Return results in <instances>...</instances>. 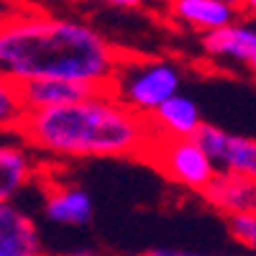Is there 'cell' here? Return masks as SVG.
Returning a JSON list of instances; mask_svg holds the SVG:
<instances>
[{"instance_id": "5", "label": "cell", "mask_w": 256, "mask_h": 256, "mask_svg": "<svg viewBox=\"0 0 256 256\" xmlns=\"http://www.w3.org/2000/svg\"><path fill=\"white\" fill-rule=\"evenodd\" d=\"M195 138L208 152L212 164L218 166V172L244 174L256 180V138L230 134L212 123H202Z\"/></svg>"}, {"instance_id": "19", "label": "cell", "mask_w": 256, "mask_h": 256, "mask_svg": "<svg viewBox=\"0 0 256 256\" xmlns=\"http://www.w3.org/2000/svg\"><path fill=\"white\" fill-rule=\"evenodd\" d=\"M223 6H228V8H233V10H244V3L246 0H220Z\"/></svg>"}, {"instance_id": "22", "label": "cell", "mask_w": 256, "mask_h": 256, "mask_svg": "<svg viewBox=\"0 0 256 256\" xmlns=\"http://www.w3.org/2000/svg\"><path fill=\"white\" fill-rule=\"evenodd\" d=\"M138 256H148V254H138Z\"/></svg>"}, {"instance_id": "6", "label": "cell", "mask_w": 256, "mask_h": 256, "mask_svg": "<svg viewBox=\"0 0 256 256\" xmlns=\"http://www.w3.org/2000/svg\"><path fill=\"white\" fill-rule=\"evenodd\" d=\"M200 198L208 208L218 210L220 216H241V212H254L256 210V180L244 177V174H230V172H218L202 192Z\"/></svg>"}, {"instance_id": "4", "label": "cell", "mask_w": 256, "mask_h": 256, "mask_svg": "<svg viewBox=\"0 0 256 256\" xmlns=\"http://www.w3.org/2000/svg\"><path fill=\"white\" fill-rule=\"evenodd\" d=\"M144 162L159 169L169 182H174L190 192H198V195L218 174V166L212 164V159L208 156V152L200 146V141L195 136L172 138V136L156 134Z\"/></svg>"}, {"instance_id": "11", "label": "cell", "mask_w": 256, "mask_h": 256, "mask_svg": "<svg viewBox=\"0 0 256 256\" xmlns=\"http://www.w3.org/2000/svg\"><path fill=\"white\" fill-rule=\"evenodd\" d=\"M105 88H92V84L70 82V80H34L24 82L20 92L28 110H46V108H62V105H72L77 100H84Z\"/></svg>"}, {"instance_id": "18", "label": "cell", "mask_w": 256, "mask_h": 256, "mask_svg": "<svg viewBox=\"0 0 256 256\" xmlns=\"http://www.w3.org/2000/svg\"><path fill=\"white\" fill-rule=\"evenodd\" d=\"M62 256H105V254H102V251H95V248H77V251L62 254Z\"/></svg>"}, {"instance_id": "13", "label": "cell", "mask_w": 256, "mask_h": 256, "mask_svg": "<svg viewBox=\"0 0 256 256\" xmlns=\"http://www.w3.org/2000/svg\"><path fill=\"white\" fill-rule=\"evenodd\" d=\"M202 49L216 59H230V62H248L256 54V28L248 24H230L220 31H212L202 36Z\"/></svg>"}, {"instance_id": "3", "label": "cell", "mask_w": 256, "mask_h": 256, "mask_svg": "<svg viewBox=\"0 0 256 256\" xmlns=\"http://www.w3.org/2000/svg\"><path fill=\"white\" fill-rule=\"evenodd\" d=\"M180 64L166 59H131L126 56L110 84V92L141 116H152L162 102L180 95Z\"/></svg>"}, {"instance_id": "12", "label": "cell", "mask_w": 256, "mask_h": 256, "mask_svg": "<svg viewBox=\"0 0 256 256\" xmlns=\"http://www.w3.org/2000/svg\"><path fill=\"white\" fill-rule=\"evenodd\" d=\"M44 216L56 226H88L92 220V200L77 184H54L44 195Z\"/></svg>"}, {"instance_id": "7", "label": "cell", "mask_w": 256, "mask_h": 256, "mask_svg": "<svg viewBox=\"0 0 256 256\" xmlns=\"http://www.w3.org/2000/svg\"><path fill=\"white\" fill-rule=\"evenodd\" d=\"M0 256H41L38 226L16 202L0 205Z\"/></svg>"}, {"instance_id": "10", "label": "cell", "mask_w": 256, "mask_h": 256, "mask_svg": "<svg viewBox=\"0 0 256 256\" xmlns=\"http://www.w3.org/2000/svg\"><path fill=\"white\" fill-rule=\"evenodd\" d=\"M166 10L180 24L200 31L202 36L236 24L238 13H241V10H233V8L223 6L220 0H169Z\"/></svg>"}, {"instance_id": "16", "label": "cell", "mask_w": 256, "mask_h": 256, "mask_svg": "<svg viewBox=\"0 0 256 256\" xmlns=\"http://www.w3.org/2000/svg\"><path fill=\"white\" fill-rule=\"evenodd\" d=\"M148 256H205L198 251H187V248H177V246H156L152 251H146Z\"/></svg>"}, {"instance_id": "21", "label": "cell", "mask_w": 256, "mask_h": 256, "mask_svg": "<svg viewBox=\"0 0 256 256\" xmlns=\"http://www.w3.org/2000/svg\"><path fill=\"white\" fill-rule=\"evenodd\" d=\"M246 64H248V70H251V72L256 74V54H254V56H251V59H248Z\"/></svg>"}, {"instance_id": "2", "label": "cell", "mask_w": 256, "mask_h": 256, "mask_svg": "<svg viewBox=\"0 0 256 256\" xmlns=\"http://www.w3.org/2000/svg\"><path fill=\"white\" fill-rule=\"evenodd\" d=\"M18 138L54 159H141L156 131L148 116L123 105L110 88L62 108L28 110Z\"/></svg>"}, {"instance_id": "8", "label": "cell", "mask_w": 256, "mask_h": 256, "mask_svg": "<svg viewBox=\"0 0 256 256\" xmlns=\"http://www.w3.org/2000/svg\"><path fill=\"white\" fill-rule=\"evenodd\" d=\"M31 152L34 148H28L24 141H0V205L13 202L36 180L38 164Z\"/></svg>"}, {"instance_id": "17", "label": "cell", "mask_w": 256, "mask_h": 256, "mask_svg": "<svg viewBox=\"0 0 256 256\" xmlns=\"http://www.w3.org/2000/svg\"><path fill=\"white\" fill-rule=\"evenodd\" d=\"M105 6H116V8H141L146 6V0H100Z\"/></svg>"}, {"instance_id": "20", "label": "cell", "mask_w": 256, "mask_h": 256, "mask_svg": "<svg viewBox=\"0 0 256 256\" xmlns=\"http://www.w3.org/2000/svg\"><path fill=\"white\" fill-rule=\"evenodd\" d=\"M244 10L251 13V16H256V0H246V3H244Z\"/></svg>"}, {"instance_id": "15", "label": "cell", "mask_w": 256, "mask_h": 256, "mask_svg": "<svg viewBox=\"0 0 256 256\" xmlns=\"http://www.w3.org/2000/svg\"><path fill=\"white\" fill-rule=\"evenodd\" d=\"M226 226H228V233L233 241L256 254V210L226 218Z\"/></svg>"}, {"instance_id": "1", "label": "cell", "mask_w": 256, "mask_h": 256, "mask_svg": "<svg viewBox=\"0 0 256 256\" xmlns=\"http://www.w3.org/2000/svg\"><path fill=\"white\" fill-rule=\"evenodd\" d=\"M126 56L98 28L77 18L34 13L0 20V74L18 84L70 80L110 88Z\"/></svg>"}, {"instance_id": "14", "label": "cell", "mask_w": 256, "mask_h": 256, "mask_svg": "<svg viewBox=\"0 0 256 256\" xmlns=\"http://www.w3.org/2000/svg\"><path fill=\"white\" fill-rule=\"evenodd\" d=\"M28 116V108L24 102L20 84L0 74V141L8 136H18L20 126Z\"/></svg>"}, {"instance_id": "9", "label": "cell", "mask_w": 256, "mask_h": 256, "mask_svg": "<svg viewBox=\"0 0 256 256\" xmlns=\"http://www.w3.org/2000/svg\"><path fill=\"white\" fill-rule=\"evenodd\" d=\"M154 131L159 136H172V138H192L198 136V131L202 128V113L200 105L187 98V95H174L166 102H162L159 108L148 116Z\"/></svg>"}]
</instances>
